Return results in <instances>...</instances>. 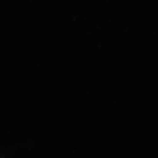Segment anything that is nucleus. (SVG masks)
Listing matches in <instances>:
<instances>
[]
</instances>
